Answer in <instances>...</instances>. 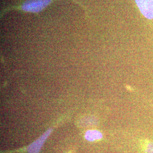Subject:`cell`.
<instances>
[{
	"instance_id": "obj_1",
	"label": "cell",
	"mask_w": 153,
	"mask_h": 153,
	"mask_svg": "<svg viewBox=\"0 0 153 153\" xmlns=\"http://www.w3.org/2000/svg\"><path fill=\"white\" fill-rule=\"evenodd\" d=\"M53 0H26L17 8L22 11L36 13L43 10Z\"/></svg>"
},
{
	"instance_id": "obj_2",
	"label": "cell",
	"mask_w": 153,
	"mask_h": 153,
	"mask_svg": "<svg viewBox=\"0 0 153 153\" xmlns=\"http://www.w3.org/2000/svg\"><path fill=\"white\" fill-rule=\"evenodd\" d=\"M140 13L149 21H153V0H134Z\"/></svg>"
},
{
	"instance_id": "obj_3",
	"label": "cell",
	"mask_w": 153,
	"mask_h": 153,
	"mask_svg": "<svg viewBox=\"0 0 153 153\" xmlns=\"http://www.w3.org/2000/svg\"><path fill=\"white\" fill-rule=\"evenodd\" d=\"M51 132V129H49L47 131H45L44 134L39 137L38 139L35 142L31 143L27 149L28 153H38L42 147L45 140L49 136Z\"/></svg>"
},
{
	"instance_id": "obj_4",
	"label": "cell",
	"mask_w": 153,
	"mask_h": 153,
	"mask_svg": "<svg viewBox=\"0 0 153 153\" xmlns=\"http://www.w3.org/2000/svg\"><path fill=\"white\" fill-rule=\"evenodd\" d=\"M103 137L101 132L96 131V130H91L87 131L85 134L86 139L89 141H94L95 140H99L101 139Z\"/></svg>"
},
{
	"instance_id": "obj_5",
	"label": "cell",
	"mask_w": 153,
	"mask_h": 153,
	"mask_svg": "<svg viewBox=\"0 0 153 153\" xmlns=\"http://www.w3.org/2000/svg\"><path fill=\"white\" fill-rule=\"evenodd\" d=\"M142 148L145 153H153V142L149 140L143 141Z\"/></svg>"
}]
</instances>
